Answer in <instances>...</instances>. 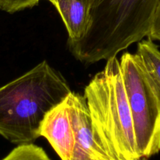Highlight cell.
<instances>
[{
  "label": "cell",
  "mask_w": 160,
  "mask_h": 160,
  "mask_svg": "<svg viewBox=\"0 0 160 160\" xmlns=\"http://www.w3.org/2000/svg\"><path fill=\"white\" fill-rule=\"evenodd\" d=\"M71 92L64 77L42 61L0 87V135L17 145L33 144L47 113Z\"/></svg>",
  "instance_id": "6da1fadb"
},
{
  "label": "cell",
  "mask_w": 160,
  "mask_h": 160,
  "mask_svg": "<svg viewBox=\"0 0 160 160\" xmlns=\"http://www.w3.org/2000/svg\"><path fill=\"white\" fill-rule=\"evenodd\" d=\"M160 0H92L88 27L76 42H67L85 64L117 56L148 35Z\"/></svg>",
  "instance_id": "7a4b0ae2"
},
{
  "label": "cell",
  "mask_w": 160,
  "mask_h": 160,
  "mask_svg": "<svg viewBox=\"0 0 160 160\" xmlns=\"http://www.w3.org/2000/svg\"><path fill=\"white\" fill-rule=\"evenodd\" d=\"M94 133L116 160H139L120 61L113 56L92 78L83 95Z\"/></svg>",
  "instance_id": "3957f363"
},
{
  "label": "cell",
  "mask_w": 160,
  "mask_h": 160,
  "mask_svg": "<svg viewBox=\"0 0 160 160\" xmlns=\"http://www.w3.org/2000/svg\"><path fill=\"white\" fill-rule=\"evenodd\" d=\"M120 69L131 110L139 160L160 151V100L136 53L120 57Z\"/></svg>",
  "instance_id": "277c9868"
},
{
  "label": "cell",
  "mask_w": 160,
  "mask_h": 160,
  "mask_svg": "<svg viewBox=\"0 0 160 160\" xmlns=\"http://www.w3.org/2000/svg\"><path fill=\"white\" fill-rule=\"evenodd\" d=\"M75 141L70 160H116L94 133L85 98L71 92L68 95Z\"/></svg>",
  "instance_id": "5b68a950"
},
{
  "label": "cell",
  "mask_w": 160,
  "mask_h": 160,
  "mask_svg": "<svg viewBox=\"0 0 160 160\" xmlns=\"http://www.w3.org/2000/svg\"><path fill=\"white\" fill-rule=\"evenodd\" d=\"M40 136L49 142L61 160L70 159L75 133L68 96L47 113L41 126Z\"/></svg>",
  "instance_id": "8992f818"
},
{
  "label": "cell",
  "mask_w": 160,
  "mask_h": 160,
  "mask_svg": "<svg viewBox=\"0 0 160 160\" xmlns=\"http://www.w3.org/2000/svg\"><path fill=\"white\" fill-rule=\"evenodd\" d=\"M59 12L68 33L67 42H76L88 27L92 0H48Z\"/></svg>",
  "instance_id": "52a82bcc"
},
{
  "label": "cell",
  "mask_w": 160,
  "mask_h": 160,
  "mask_svg": "<svg viewBox=\"0 0 160 160\" xmlns=\"http://www.w3.org/2000/svg\"><path fill=\"white\" fill-rule=\"evenodd\" d=\"M136 54L152 83L160 100V50L151 39H142L138 43Z\"/></svg>",
  "instance_id": "ba28073f"
},
{
  "label": "cell",
  "mask_w": 160,
  "mask_h": 160,
  "mask_svg": "<svg viewBox=\"0 0 160 160\" xmlns=\"http://www.w3.org/2000/svg\"><path fill=\"white\" fill-rule=\"evenodd\" d=\"M1 160H51L42 147L34 144L17 145Z\"/></svg>",
  "instance_id": "9c48e42d"
},
{
  "label": "cell",
  "mask_w": 160,
  "mask_h": 160,
  "mask_svg": "<svg viewBox=\"0 0 160 160\" xmlns=\"http://www.w3.org/2000/svg\"><path fill=\"white\" fill-rule=\"evenodd\" d=\"M41 0H0V9L9 13L37 6Z\"/></svg>",
  "instance_id": "30bf717a"
},
{
  "label": "cell",
  "mask_w": 160,
  "mask_h": 160,
  "mask_svg": "<svg viewBox=\"0 0 160 160\" xmlns=\"http://www.w3.org/2000/svg\"><path fill=\"white\" fill-rule=\"evenodd\" d=\"M147 37L152 41L157 40L160 42V3L156 9L154 19L152 24L151 29Z\"/></svg>",
  "instance_id": "8fae6325"
}]
</instances>
